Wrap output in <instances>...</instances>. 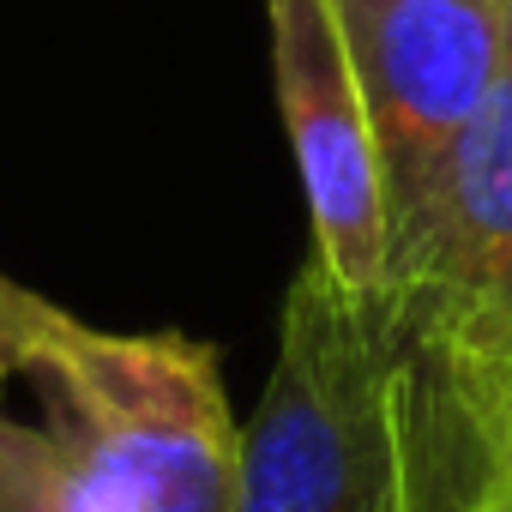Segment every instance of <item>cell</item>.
Instances as JSON below:
<instances>
[{
  "label": "cell",
  "mask_w": 512,
  "mask_h": 512,
  "mask_svg": "<svg viewBox=\"0 0 512 512\" xmlns=\"http://www.w3.org/2000/svg\"><path fill=\"white\" fill-rule=\"evenodd\" d=\"M380 332L422 398L434 512L512 464V67L392 229Z\"/></svg>",
  "instance_id": "6da1fadb"
},
{
  "label": "cell",
  "mask_w": 512,
  "mask_h": 512,
  "mask_svg": "<svg viewBox=\"0 0 512 512\" xmlns=\"http://www.w3.org/2000/svg\"><path fill=\"white\" fill-rule=\"evenodd\" d=\"M235 512H434L422 398L374 302L314 253L290 278L272 374L241 422Z\"/></svg>",
  "instance_id": "7a4b0ae2"
},
{
  "label": "cell",
  "mask_w": 512,
  "mask_h": 512,
  "mask_svg": "<svg viewBox=\"0 0 512 512\" xmlns=\"http://www.w3.org/2000/svg\"><path fill=\"white\" fill-rule=\"evenodd\" d=\"M25 374L49 404L43 434L97 512H235L241 422L211 344L61 314Z\"/></svg>",
  "instance_id": "3957f363"
},
{
  "label": "cell",
  "mask_w": 512,
  "mask_h": 512,
  "mask_svg": "<svg viewBox=\"0 0 512 512\" xmlns=\"http://www.w3.org/2000/svg\"><path fill=\"white\" fill-rule=\"evenodd\" d=\"M332 13L374 121L386 217L398 229L512 67V0H332Z\"/></svg>",
  "instance_id": "277c9868"
},
{
  "label": "cell",
  "mask_w": 512,
  "mask_h": 512,
  "mask_svg": "<svg viewBox=\"0 0 512 512\" xmlns=\"http://www.w3.org/2000/svg\"><path fill=\"white\" fill-rule=\"evenodd\" d=\"M272 85L308 193L314 260L362 302H380L392 260L386 169L332 0H266Z\"/></svg>",
  "instance_id": "5b68a950"
},
{
  "label": "cell",
  "mask_w": 512,
  "mask_h": 512,
  "mask_svg": "<svg viewBox=\"0 0 512 512\" xmlns=\"http://www.w3.org/2000/svg\"><path fill=\"white\" fill-rule=\"evenodd\" d=\"M0 512H97L43 428L0 422Z\"/></svg>",
  "instance_id": "8992f818"
},
{
  "label": "cell",
  "mask_w": 512,
  "mask_h": 512,
  "mask_svg": "<svg viewBox=\"0 0 512 512\" xmlns=\"http://www.w3.org/2000/svg\"><path fill=\"white\" fill-rule=\"evenodd\" d=\"M55 320H61V308H49L43 296L19 290L13 278H0V374H25Z\"/></svg>",
  "instance_id": "52a82bcc"
},
{
  "label": "cell",
  "mask_w": 512,
  "mask_h": 512,
  "mask_svg": "<svg viewBox=\"0 0 512 512\" xmlns=\"http://www.w3.org/2000/svg\"><path fill=\"white\" fill-rule=\"evenodd\" d=\"M464 512H512V464H506V470H500V476H494L470 506H464Z\"/></svg>",
  "instance_id": "ba28073f"
},
{
  "label": "cell",
  "mask_w": 512,
  "mask_h": 512,
  "mask_svg": "<svg viewBox=\"0 0 512 512\" xmlns=\"http://www.w3.org/2000/svg\"><path fill=\"white\" fill-rule=\"evenodd\" d=\"M0 386H7V374H0Z\"/></svg>",
  "instance_id": "9c48e42d"
}]
</instances>
